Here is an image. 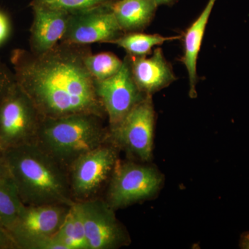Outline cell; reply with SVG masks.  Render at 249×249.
<instances>
[{
    "label": "cell",
    "mask_w": 249,
    "mask_h": 249,
    "mask_svg": "<svg viewBox=\"0 0 249 249\" xmlns=\"http://www.w3.org/2000/svg\"><path fill=\"white\" fill-rule=\"evenodd\" d=\"M158 7L154 0H116L111 9L124 33L142 32L152 22Z\"/></svg>",
    "instance_id": "15"
},
{
    "label": "cell",
    "mask_w": 249,
    "mask_h": 249,
    "mask_svg": "<svg viewBox=\"0 0 249 249\" xmlns=\"http://www.w3.org/2000/svg\"><path fill=\"white\" fill-rule=\"evenodd\" d=\"M88 45L60 42L42 54L13 51L11 62L16 81L42 118L87 113L106 117L95 80L85 66Z\"/></svg>",
    "instance_id": "1"
},
{
    "label": "cell",
    "mask_w": 249,
    "mask_h": 249,
    "mask_svg": "<svg viewBox=\"0 0 249 249\" xmlns=\"http://www.w3.org/2000/svg\"><path fill=\"white\" fill-rule=\"evenodd\" d=\"M103 120L87 113L42 118L34 142L68 169L80 156L109 142Z\"/></svg>",
    "instance_id": "3"
},
{
    "label": "cell",
    "mask_w": 249,
    "mask_h": 249,
    "mask_svg": "<svg viewBox=\"0 0 249 249\" xmlns=\"http://www.w3.org/2000/svg\"><path fill=\"white\" fill-rule=\"evenodd\" d=\"M16 83L14 71H11L5 64L0 62V102Z\"/></svg>",
    "instance_id": "21"
},
{
    "label": "cell",
    "mask_w": 249,
    "mask_h": 249,
    "mask_svg": "<svg viewBox=\"0 0 249 249\" xmlns=\"http://www.w3.org/2000/svg\"><path fill=\"white\" fill-rule=\"evenodd\" d=\"M11 23L7 15L0 11V47L9 38L11 33Z\"/></svg>",
    "instance_id": "22"
},
{
    "label": "cell",
    "mask_w": 249,
    "mask_h": 249,
    "mask_svg": "<svg viewBox=\"0 0 249 249\" xmlns=\"http://www.w3.org/2000/svg\"><path fill=\"white\" fill-rule=\"evenodd\" d=\"M95 86L109 121L108 129L120 124L129 111L149 96L136 83L127 54L123 60L120 71L108 79L95 80Z\"/></svg>",
    "instance_id": "9"
},
{
    "label": "cell",
    "mask_w": 249,
    "mask_h": 249,
    "mask_svg": "<svg viewBox=\"0 0 249 249\" xmlns=\"http://www.w3.org/2000/svg\"><path fill=\"white\" fill-rule=\"evenodd\" d=\"M53 237L65 249H89L78 201L70 207L61 227Z\"/></svg>",
    "instance_id": "16"
},
{
    "label": "cell",
    "mask_w": 249,
    "mask_h": 249,
    "mask_svg": "<svg viewBox=\"0 0 249 249\" xmlns=\"http://www.w3.org/2000/svg\"><path fill=\"white\" fill-rule=\"evenodd\" d=\"M155 111L152 96L137 104L115 127L109 129V141L119 150L141 161L151 160Z\"/></svg>",
    "instance_id": "7"
},
{
    "label": "cell",
    "mask_w": 249,
    "mask_h": 249,
    "mask_svg": "<svg viewBox=\"0 0 249 249\" xmlns=\"http://www.w3.org/2000/svg\"><path fill=\"white\" fill-rule=\"evenodd\" d=\"M0 249H16V245L9 231L1 222H0Z\"/></svg>",
    "instance_id": "23"
},
{
    "label": "cell",
    "mask_w": 249,
    "mask_h": 249,
    "mask_svg": "<svg viewBox=\"0 0 249 249\" xmlns=\"http://www.w3.org/2000/svg\"><path fill=\"white\" fill-rule=\"evenodd\" d=\"M115 1L116 0H32L31 6H42L73 14L103 5L111 4Z\"/></svg>",
    "instance_id": "20"
},
{
    "label": "cell",
    "mask_w": 249,
    "mask_h": 249,
    "mask_svg": "<svg viewBox=\"0 0 249 249\" xmlns=\"http://www.w3.org/2000/svg\"><path fill=\"white\" fill-rule=\"evenodd\" d=\"M24 206L11 178H0V222L7 230L16 222Z\"/></svg>",
    "instance_id": "18"
},
{
    "label": "cell",
    "mask_w": 249,
    "mask_h": 249,
    "mask_svg": "<svg viewBox=\"0 0 249 249\" xmlns=\"http://www.w3.org/2000/svg\"><path fill=\"white\" fill-rule=\"evenodd\" d=\"M9 176L6 163H5L4 152L0 149V178Z\"/></svg>",
    "instance_id": "24"
},
{
    "label": "cell",
    "mask_w": 249,
    "mask_h": 249,
    "mask_svg": "<svg viewBox=\"0 0 249 249\" xmlns=\"http://www.w3.org/2000/svg\"><path fill=\"white\" fill-rule=\"evenodd\" d=\"M71 206L60 204H24L16 222L8 230L16 249H25L36 239L53 237L66 218Z\"/></svg>",
    "instance_id": "11"
},
{
    "label": "cell",
    "mask_w": 249,
    "mask_h": 249,
    "mask_svg": "<svg viewBox=\"0 0 249 249\" xmlns=\"http://www.w3.org/2000/svg\"><path fill=\"white\" fill-rule=\"evenodd\" d=\"M42 116L18 83L0 102V149L35 142Z\"/></svg>",
    "instance_id": "4"
},
{
    "label": "cell",
    "mask_w": 249,
    "mask_h": 249,
    "mask_svg": "<svg viewBox=\"0 0 249 249\" xmlns=\"http://www.w3.org/2000/svg\"><path fill=\"white\" fill-rule=\"evenodd\" d=\"M127 55L134 79L145 94L152 96L177 80L173 67L160 47L155 49L150 57Z\"/></svg>",
    "instance_id": "13"
},
{
    "label": "cell",
    "mask_w": 249,
    "mask_h": 249,
    "mask_svg": "<svg viewBox=\"0 0 249 249\" xmlns=\"http://www.w3.org/2000/svg\"><path fill=\"white\" fill-rule=\"evenodd\" d=\"M119 149L110 142L83 154L69 167L72 196L76 201L94 197L118 163Z\"/></svg>",
    "instance_id": "6"
},
{
    "label": "cell",
    "mask_w": 249,
    "mask_h": 249,
    "mask_svg": "<svg viewBox=\"0 0 249 249\" xmlns=\"http://www.w3.org/2000/svg\"><path fill=\"white\" fill-rule=\"evenodd\" d=\"M157 6L160 5L170 4L174 1V0H154Z\"/></svg>",
    "instance_id": "26"
},
{
    "label": "cell",
    "mask_w": 249,
    "mask_h": 249,
    "mask_svg": "<svg viewBox=\"0 0 249 249\" xmlns=\"http://www.w3.org/2000/svg\"><path fill=\"white\" fill-rule=\"evenodd\" d=\"M181 36L165 37L160 34H147L142 32L124 33L110 44L119 46L132 56H147L155 46L163 45L169 41L181 39Z\"/></svg>",
    "instance_id": "17"
},
{
    "label": "cell",
    "mask_w": 249,
    "mask_h": 249,
    "mask_svg": "<svg viewBox=\"0 0 249 249\" xmlns=\"http://www.w3.org/2000/svg\"><path fill=\"white\" fill-rule=\"evenodd\" d=\"M84 62L95 80H104L114 76L123 65V60L111 52L93 54L90 51L85 55Z\"/></svg>",
    "instance_id": "19"
},
{
    "label": "cell",
    "mask_w": 249,
    "mask_h": 249,
    "mask_svg": "<svg viewBox=\"0 0 249 249\" xmlns=\"http://www.w3.org/2000/svg\"><path fill=\"white\" fill-rule=\"evenodd\" d=\"M163 178L154 167L133 161L117 163L113 172L106 201L114 210L123 209L155 196Z\"/></svg>",
    "instance_id": "5"
},
{
    "label": "cell",
    "mask_w": 249,
    "mask_h": 249,
    "mask_svg": "<svg viewBox=\"0 0 249 249\" xmlns=\"http://www.w3.org/2000/svg\"><path fill=\"white\" fill-rule=\"evenodd\" d=\"M34 19L31 24L30 52L42 54L61 42L66 32L70 14L58 10L31 6Z\"/></svg>",
    "instance_id": "12"
},
{
    "label": "cell",
    "mask_w": 249,
    "mask_h": 249,
    "mask_svg": "<svg viewBox=\"0 0 249 249\" xmlns=\"http://www.w3.org/2000/svg\"><path fill=\"white\" fill-rule=\"evenodd\" d=\"M217 0H209L202 12L196 18L195 22L187 29L183 35L184 53L181 57V62L186 67L189 80V96L191 98H196V83L198 81L196 64L198 56L204 39L206 26L209 18L213 9L214 5Z\"/></svg>",
    "instance_id": "14"
},
{
    "label": "cell",
    "mask_w": 249,
    "mask_h": 249,
    "mask_svg": "<svg viewBox=\"0 0 249 249\" xmlns=\"http://www.w3.org/2000/svg\"><path fill=\"white\" fill-rule=\"evenodd\" d=\"M89 249H116L129 245L128 232L106 200L91 198L78 201Z\"/></svg>",
    "instance_id": "8"
},
{
    "label": "cell",
    "mask_w": 249,
    "mask_h": 249,
    "mask_svg": "<svg viewBox=\"0 0 249 249\" xmlns=\"http://www.w3.org/2000/svg\"><path fill=\"white\" fill-rule=\"evenodd\" d=\"M111 4L103 5L70 14L66 32L61 42L75 45L110 43L122 36Z\"/></svg>",
    "instance_id": "10"
},
{
    "label": "cell",
    "mask_w": 249,
    "mask_h": 249,
    "mask_svg": "<svg viewBox=\"0 0 249 249\" xmlns=\"http://www.w3.org/2000/svg\"><path fill=\"white\" fill-rule=\"evenodd\" d=\"M239 246L240 249H249V231L243 232L241 235Z\"/></svg>",
    "instance_id": "25"
},
{
    "label": "cell",
    "mask_w": 249,
    "mask_h": 249,
    "mask_svg": "<svg viewBox=\"0 0 249 249\" xmlns=\"http://www.w3.org/2000/svg\"><path fill=\"white\" fill-rule=\"evenodd\" d=\"M3 152L9 176L24 204L71 206L76 202L72 196L68 169L35 142Z\"/></svg>",
    "instance_id": "2"
}]
</instances>
